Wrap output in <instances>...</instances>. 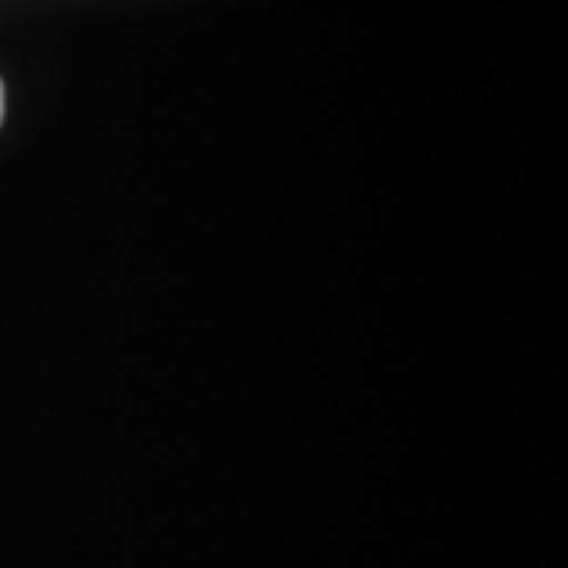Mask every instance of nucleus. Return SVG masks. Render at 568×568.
Wrapping results in <instances>:
<instances>
[{
	"label": "nucleus",
	"instance_id": "f257e3e1",
	"mask_svg": "<svg viewBox=\"0 0 568 568\" xmlns=\"http://www.w3.org/2000/svg\"><path fill=\"white\" fill-rule=\"evenodd\" d=\"M0 123H3V82H0Z\"/></svg>",
	"mask_w": 568,
	"mask_h": 568
}]
</instances>
